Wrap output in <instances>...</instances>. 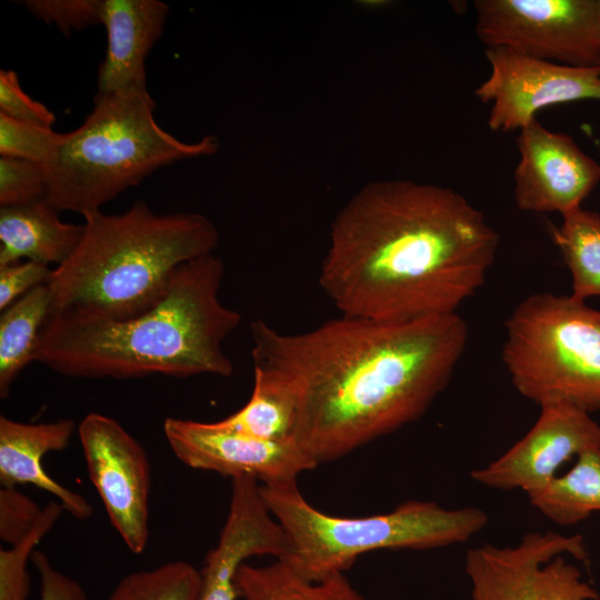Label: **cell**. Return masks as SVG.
Instances as JSON below:
<instances>
[{
    "label": "cell",
    "mask_w": 600,
    "mask_h": 600,
    "mask_svg": "<svg viewBox=\"0 0 600 600\" xmlns=\"http://www.w3.org/2000/svg\"><path fill=\"white\" fill-rule=\"evenodd\" d=\"M250 330L253 370L292 391L294 439L318 464L422 417L469 337L459 313L404 322L341 314L299 333L258 319Z\"/></svg>",
    "instance_id": "cell-1"
},
{
    "label": "cell",
    "mask_w": 600,
    "mask_h": 600,
    "mask_svg": "<svg viewBox=\"0 0 600 600\" xmlns=\"http://www.w3.org/2000/svg\"><path fill=\"white\" fill-rule=\"evenodd\" d=\"M498 247V232L460 192L372 181L336 216L319 286L343 316L404 322L458 313Z\"/></svg>",
    "instance_id": "cell-2"
},
{
    "label": "cell",
    "mask_w": 600,
    "mask_h": 600,
    "mask_svg": "<svg viewBox=\"0 0 600 600\" xmlns=\"http://www.w3.org/2000/svg\"><path fill=\"white\" fill-rule=\"evenodd\" d=\"M223 276V261L210 253L182 264L161 300L136 317L50 313L34 362L77 378L229 377L223 342L241 314L220 300Z\"/></svg>",
    "instance_id": "cell-3"
},
{
    "label": "cell",
    "mask_w": 600,
    "mask_h": 600,
    "mask_svg": "<svg viewBox=\"0 0 600 600\" xmlns=\"http://www.w3.org/2000/svg\"><path fill=\"white\" fill-rule=\"evenodd\" d=\"M83 226L79 246L47 281L51 313L141 314L161 300L182 264L213 253L219 243L218 229L203 214H159L144 201L119 214L91 213Z\"/></svg>",
    "instance_id": "cell-4"
},
{
    "label": "cell",
    "mask_w": 600,
    "mask_h": 600,
    "mask_svg": "<svg viewBox=\"0 0 600 600\" xmlns=\"http://www.w3.org/2000/svg\"><path fill=\"white\" fill-rule=\"evenodd\" d=\"M156 102L147 89L97 92L83 123L61 140L43 166L47 200L60 212L87 217L156 170L173 162L211 156L216 137L184 142L154 119Z\"/></svg>",
    "instance_id": "cell-5"
},
{
    "label": "cell",
    "mask_w": 600,
    "mask_h": 600,
    "mask_svg": "<svg viewBox=\"0 0 600 600\" xmlns=\"http://www.w3.org/2000/svg\"><path fill=\"white\" fill-rule=\"evenodd\" d=\"M260 493L287 534L290 551L283 560L313 581L344 572L370 551L464 543L489 521L478 507L447 509L433 501L414 500L387 513L337 517L310 504L297 483L260 484Z\"/></svg>",
    "instance_id": "cell-6"
},
{
    "label": "cell",
    "mask_w": 600,
    "mask_h": 600,
    "mask_svg": "<svg viewBox=\"0 0 600 600\" xmlns=\"http://www.w3.org/2000/svg\"><path fill=\"white\" fill-rule=\"evenodd\" d=\"M504 328L502 362L521 397L600 411V309L538 292L516 306Z\"/></svg>",
    "instance_id": "cell-7"
},
{
    "label": "cell",
    "mask_w": 600,
    "mask_h": 600,
    "mask_svg": "<svg viewBox=\"0 0 600 600\" xmlns=\"http://www.w3.org/2000/svg\"><path fill=\"white\" fill-rule=\"evenodd\" d=\"M566 556L588 561L581 534L533 531L512 547L471 548L464 558L470 600H597L598 592Z\"/></svg>",
    "instance_id": "cell-8"
},
{
    "label": "cell",
    "mask_w": 600,
    "mask_h": 600,
    "mask_svg": "<svg viewBox=\"0 0 600 600\" xmlns=\"http://www.w3.org/2000/svg\"><path fill=\"white\" fill-rule=\"evenodd\" d=\"M476 32L490 48L573 67H600L598 0H476Z\"/></svg>",
    "instance_id": "cell-9"
},
{
    "label": "cell",
    "mask_w": 600,
    "mask_h": 600,
    "mask_svg": "<svg viewBox=\"0 0 600 600\" xmlns=\"http://www.w3.org/2000/svg\"><path fill=\"white\" fill-rule=\"evenodd\" d=\"M91 483L127 548L139 554L149 540L150 463L143 447L116 419L91 412L78 426Z\"/></svg>",
    "instance_id": "cell-10"
},
{
    "label": "cell",
    "mask_w": 600,
    "mask_h": 600,
    "mask_svg": "<svg viewBox=\"0 0 600 600\" xmlns=\"http://www.w3.org/2000/svg\"><path fill=\"white\" fill-rule=\"evenodd\" d=\"M491 71L474 94L490 103L492 131L521 130L541 109L581 100H600V67H573L517 53L486 49Z\"/></svg>",
    "instance_id": "cell-11"
},
{
    "label": "cell",
    "mask_w": 600,
    "mask_h": 600,
    "mask_svg": "<svg viewBox=\"0 0 600 600\" xmlns=\"http://www.w3.org/2000/svg\"><path fill=\"white\" fill-rule=\"evenodd\" d=\"M163 433L176 457L190 468L231 479L251 477L260 484L297 483L319 464L294 438L268 440L199 422L167 418Z\"/></svg>",
    "instance_id": "cell-12"
},
{
    "label": "cell",
    "mask_w": 600,
    "mask_h": 600,
    "mask_svg": "<svg viewBox=\"0 0 600 600\" xmlns=\"http://www.w3.org/2000/svg\"><path fill=\"white\" fill-rule=\"evenodd\" d=\"M600 449V423L591 414L566 403L540 407L529 431L470 477L498 490H522L530 496L558 477L559 469L580 454Z\"/></svg>",
    "instance_id": "cell-13"
},
{
    "label": "cell",
    "mask_w": 600,
    "mask_h": 600,
    "mask_svg": "<svg viewBox=\"0 0 600 600\" xmlns=\"http://www.w3.org/2000/svg\"><path fill=\"white\" fill-rule=\"evenodd\" d=\"M519 162L513 172L517 208L564 216L600 183V163L569 134L554 132L537 119L519 131Z\"/></svg>",
    "instance_id": "cell-14"
},
{
    "label": "cell",
    "mask_w": 600,
    "mask_h": 600,
    "mask_svg": "<svg viewBox=\"0 0 600 600\" xmlns=\"http://www.w3.org/2000/svg\"><path fill=\"white\" fill-rule=\"evenodd\" d=\"M169 14L159 0H103L107 51L98 72V92L147 89L144 61Z\"/></svg>",
    "instance_id": "cell-15"
},
{
    "label": "cell",
    "mask_w": 600,
    "mask_h": 600,
    "mask_svg": "<svg viewBox=\"0 0 600 600\" xmlns=\"http://www.w3.org/2000/svg\"><path fill=\"white\" fill-rule=\"evenodd\" d=\"M76 424L71 419L26 423L0 416V483L1 487L32 484L52 494L73 518L92 516L90 502L80 493L52 479L42 467V458L66 449Z\"/></svg>",
    "instance_id": "cell-16"
},
{
    "label": "cell",
    "mask_w": 600,
    "mask_h": 600,
    "mask_svg": "<svg viewBox=\"0 0 600 600\" xmlns=\"http://www.w3.org/2000/svg\"><path fill=\"white\" fill-rule=\"evenodd\" d=\"M83 232V224L63 222L47 199L1 207L0 266L18 261L61 266L74 252Z\"/></svg>",
    "instance_id": "cell-17"
},
{
    "label": "cell",
    "mask_w": 600,
    "mask_h": 600,
    "mask_svg": "<svg viewBox=\"0 0 600 600\" xmlns=\"http://www.w3.org/2000/svg\"><path fill=\"white\" fill-rule=\"evenodd\" d=\"M278 546V533L266 516L248 506L230 508L200 570L199 600H238L233 579L239 566L253 556H273Z\"/></svg>",
    "instance_id": "cell-18"
},
{
    "label": "cell",
    "mask_w": 600,
    "mask_h": 600,
    "mask_svg": "<svg viewBox=\"0 0 600 600\" xmlns=\"http://www.w3.org/2000/svg\"><path fill=\"white\" fill-rule=\"evenodd\" d=\"M233 583L238 600H364L344 572L313 581L283 559L266 566L243 562Z\"/></svg>",
    "instance_id": "cell-19"
},
{
    "label": "cell",
    "mask_w": 600,
    "mask_h": 600,
    "mask_svg": "<svg viewBox=\"0 0 600 600\" xmlns=\"http://www.w3.org/2000/svg\"><path fill=\"white\" fill-rule=\"evenodd\" d=\"M51 313L46 283L22 296L0 316V397L7 398L20 372L34 362L44 323Z\"/></svg>",
    "instance_id": "cell-20"
},
{
    "label": "cell",
    "mask_w": 600,
    "mask_h": 600,
    "mask_svg": "<svg viewBox=\"0 0 600 600\" xmlns=\"http://www.w3.org/2000/svg\"><path fill=\"white\" fill-rule=\"evenodd\" d=\"M528 497L542 516L562 527L600 512V449L580 454L568 472Z\"/></svg>",
    "instance_id": "cell-21"
},
{
    "label": "cell",
    "mask_w": 600,
    "mask_h": 600,
    "mask_svg": "<svg viewBox=\"0 0 600 600\" xmlns=\"http://www.w3.org/2000/svg\"><path fill=\"white\" fill-rule=\"evenodd\" d=\"M298 403L292 391L278 380L253 370L248 402L234 413L216 421L224 429L268 440L294 438Z\"/></svg>",
    "instance_id": "cell-22"
},
{
    "label": "cell",
    "mask_w": 600,
    "mask_h": 600,
    "mask_svg": "<svg viewBox=\"0 0 600 600\" xmlns=\"http://www.w3.org/2000/svg\"><path fill=\"white\" fill-rule=\"evenodd\" d=\"M551 237L571 274L570 296H600V214L582 207L551 226Z\"/></svg>",
    "instance_id": "cell-23"
},
{
    "label": "cell",
    "mask_w": 600,
    "mask_h": 600,
    "mask_svg": "<svg viewBox=\"0 0 600 600\" xmlns=\"http://www.w3.org/2000/svg\"><path fill=\"white\" fill-rule=\"evenodd\" d=\"M201 572L177 560L124 576L107 600H199Z\"/></svg>",
    "instance_id": "cell-24"
},
{
    "label": "cell",
    "mask_w": 600,
    "mask_h": 600,
    "mask_svg": "<svg viewBox=\"0 0 600 600\" xmlns=\"http://www.w3.org/2000/svg\"><path fill=\"white\" fill-rule=\"evenodd\" d=\"M64 508L59 501H50L29 532L18 544L0 549V600H27L30 591L28 561L37 544L54 527Z\"/></svg>",
    "instance_id": "cell-25"
},
{
    "label": "cell",
    "mask_w": 600,
    "mask_h": 600,
    "mask_svg": "<svg viewBox=\"0 0 600 600\" xmlns=\"http://www.w3.org/2000/svg\"><path fill=\"white\" fill-rule=\"evenodd\" d=\"M62 133L13 119L0 112V156L46 166L52 158Z\"/></svg>",
    "instance_id": "cell-26"
},
{
    "label": "cell",
    "mask_w": 600,
    "mask_h": 600,
    "mask_svg": "<svg viewBox=\"0 0 600 600\" xmlns=\"http://www.w3.org/2000/svg\"><path fill=\"white\" fill-rule=\"evenodd\" d=\"M48 178L42 164L0 156V206L29 204L47 198Z\"/></svg>",
    "instance_id": "cell-27"
},
{
    "label": "cell",
    "mask_w": 600,
    "mask_h": 600,
    "mask_svg": "<svg viewBox=\"0 0 600 600\" xmlns=\"http://www.w3.org/2000/svg\"><path fill=\"white\" fill-rule=\"evenodd\" d=\"M26 8L48 24L69 36L89 26L102 24L103 0H28Z\"/></svg>",
    "instance_id": "cell-28"
},
{
    "label": "cell",
    "mask_w": 600,
    "mask_h": 600,
    "mask_svg": "<svg viewBox=\"0 0 600 600\" xmlns=\"http://www.w3.org/2000/svg\"><path fill=\"white\" fill-rule=\"evenodd\" d=\"M43 508L17 487L0 489V539L9 547L26 538L39 520Z\"/></svg>",
    "instance_id": "cell-29"
},
{
    "label": "cell",
    "mask_w": 600,
    "mask_h": 600,
    "mask_svg": "<svg viewBox=\"0 0 600 600\" xmlns=\"http://www.w3.org/2000/svg\"><path fill=\"white\" fill-rule=\"evenodd\" d=\"M0 112L29 123L51 128L56 117L41 102L32 99L21 88L18 73L0 70Z\"/></svg>",
    "instance_id": "cell-30"
},
{
    "label": "cell",
    "mask_w": 600,
    "mask_h": 600,
    "mask_svg": "<svg viewBox=\"0 0 600 600\" xmlns=\"http://www.w3.org/2000/svg\"><path fill=\"white\" fill-rule=\"evenodd\" d=\"M48 266L18 261L0 266V310L3 311L22 296L48 281Z\"/></svg>",
    "instance_id": "cell-31"
},
{
    "label": "cell",
    "mask_w": 600,
    "mask_h": 600,
    "mask_svg": "<svg viewBox=\"0 0 600 600\" xmlns=\"http://www.w3.org/2000/svg\"><path fill=\"white\" fill-rule=\"evenodd\" d=\"M31 561L39 576V600H88L82 586L56 569L42 551L34 550Z\"/></svg>",
    "instance_id": "cell-32"
},
{
    "label": "cell",
    "mask_w": 600,
    "mask_h": 600,
    "mask_svg": "<svg viewBox=\"0 0 600 600\" xmlns=\"http://www.w3.org/2000/svg\"><path fill=\"white\" fill-rule=\"evenodd\" d=\"M598 12H599V28H600V0H598Z\"/></svg>",
    "instance_id": "cell-33"
}]
</instances>
